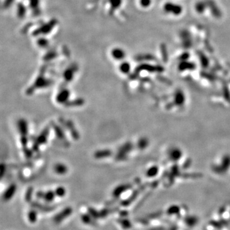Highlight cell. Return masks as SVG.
<instances>
[{
	"mask_svg": "<svg viewBox=\"0 0 230 230\" xmlns=\"http://www.w3.org/2000/svg\"><path fill=\"white\" fill-rule=\"evenodd\" d=\"M162 10L164 14L172 17H179L183 12V8L180 4L172 2L164 3L162 6Z\"/></svg>",
	"mask_w": 230,
	"mask_h": 230,
	"instance_id": "1",
	"label": "cell"
},
{
	"mask_svg": "<svg viewBox=\"0 0 230 230\" xmlns=\"http://www.w3.org/2000/svg\"><path fill=\"white\" fill-rule=\"evenodd\" d=\"M73 212L72 208L70 206H67L66 208L60 212L58 214H57L55 216L53 217V221L56 224H59L64 221L66 218H68L69 216L71 215V214Z\"/></svg>",
	"mask_w": 230,
	"mask_h": 230,
	"instance_id": "2",
	"label": "cell"
},
{
	"mask_svg": "<svg viewBox=\"0 0 230 230\" xmlns=\"http://www.w3.org/2000/svg\"><path fill=\"white\" fill-rule=\"evenodd\" d=\"M17 189V186L16 184H11L8 186V187L5 191L3 195V199L5 201H8L12 199V197L14 196Z\"/></svg>",
	"mask_w": 230,
	"mask_h": 230,
	"instance_id": "3",
	"label": "cell"
},
{
	"mask_svg": "<svg viewBox=\"0 0 230 230\" xmlns=\"http://www.w3.org/2000/svg\"><path fill=\"white\" fill-rule=\"evenodd\" d=\"M31 206L34 208V209H36L37 210H40L42 212H48L54 210V206H49V205H43V204H40L38 202L34 201L32 202L31 204Z\"/></svg>",
	"mask_w": 230,
	"mask_h": 230,
	"instance_id": "4",
	"label": "cell"
},
{
	"mask_svg": "<svg viewBox=\"0 0 230 230\" xmlns=\"http://www.w3.org/2000/svg\"><path fill=\"white\" fill-rule=\"evenodd\" d=\"M70 96V92L65 89L61 90L56 97V101L60 104H66Z\"/></svg>",
	"mask_w": 230,
	"mask_h": 230,
	"instance_id": "5",
	"label": "cell"
},
{
	"mask_svg": "<svg viewBox=\"0 0 230 230\" xmlns=\"http://www.w3.org/2000/svg\"><path fill=\"white\" fill-rule=\"evenodd\" d=\"M208 5H209V4H208L206 2L204 1H200L195 4V6H194L195 11L198 14L202 15L207 10Z\"/></svg>",
	"mask_w": 230,
	"mask_h": 230,
	"instance_id": "6",
	"label": "cell"
},
{
	"mask_svg": "<svg viewBox=\"0 0 230 230\" xmlns=\"http://www.w3.org/2000/svg\"><path fill=\"white\" fill-rule=\"evenodd\" d=\"M48 134H49V129H46V130H43V132L37 138V143H35V145L34 147L35 150H37L38 149L39 145L45 143V142L47 140V137L48 136Z\"/></svg>",
	"mask_w": 230,
	"mask_h": 230,
	"instance_id": "7",
	"label": "cell"
},
{
	"mask_svg": "<svg viewBox=\"0 0 230 230\" xmlns=\"http://www.w3.org/2000/svg\"><path fill=\"white\" fill-rule=\"evenodd\" d=\"M81 219L82 222L86 224H88L91 226L97 225V223L95 221V219L89 214H82L81 216Z\"/></svg>",
	"mask_w": 230,
	"mask_h": 230,
	"instance_id": "8",
	"label": "cell"
},
{
	"mask_svg": "<svg viewBox=\"0 0 230 230\" xmlns=\"http://www.w3.org/2000/svg\"><path fill=\"white\" fill-rule=\"evenodd\" d=\"M127 187H129V185H121L117 186L113 192V196L115 197V198H118V197H119L120 195H121L122 192L127 190Z\"/></svg>",
	"mask_w": 230,
	"mask_h": 230,
	"instance_id": "9",
	"label": "cell"
},
{
	"mask_svg": "<svg viewBox=\"0 0 230 230\" xmlns=\"http://www.w3.org/2000/svg\"><path fill=\"white\" fill-rule=\"evenodd\" d=\"M37 217H38V213L37 210L36 209H32L29 211L28 213V219L29 223L34 224L37 221Z\"/></svg>",
	"mask_w": 230,
	"mask_h": 230,
	"instance_id": "10",
	"label": "cell"
},
{
	"mask_svg": "<svg viewBox=\"0 0 230 230\" xmlns=\"http://www.w3.org/2000/svg\"><path fill=\"white\" fill-rule=\"evenodd\" d=\"M56 194L54 191H48L47 192H45L44 196H43V200L46 201L47 203H51L54 201V198L56 197Z\"/></svg>",
	"mask_w": 230,
	"mask_h": 230,
	"instance_id": "11",
	"label": "cell"
},
{
	"mask_svg": "<svg viewBox=\"0 0 230 230\" xmlns=\"http://www.w3.org/2000/svg\"><path fill=\"white\" fill-rule=\"evenodd\" d=\"M54 171L58 174H65L67 172V168L62 164H58L54 168Z\"/></svg>",
	"mask_w": 230,
	"mask_h": 230,
	"instance_id": "12",
	"label": "cell"
},
{
	"mask_svg": "<svg viewBox=\"0 0 230 230\" xmlns=\"http://www.w3.org/2000/svg\"><path fill=\"white\" fill-rule=\"evenodd\" d=\"M111 155V151L110 150H100L96 151L95 153V157L96 158H103L106 157H109Z\"/></svg>",
	"mask_w": 230,
	"mask_h": 230,
	"instance_id": "13",
	"label": "cell"
},
{
	"mask_svg": "<svg viewBox=\"0 0 230 230\" xmlns=\"http://www.w3.org/2000/svg\"><path fill=\"white\" fill-rule=\"evenodd\" d=\"M19 128L23 135H26L27 134V124L24 120H20L19 122Z\"/></svg>",
	"mask_w": 230,
	"mask_h": 230,
	"instance_id": "14",
	"label": "cell"
},
{
	"mask_svg": "<svg viewBox=\"0 0 230 230\" xmlns=\"http://www.w3.org/2000/svg\"><path fill=\"white\" fill-rule=\"evenodd\" d=\"M112 55L113 56L117 59V60H121V59H123L124 58V52L120 49H115L112 52Z\"/></svg>",
	"mask_w": 230,
	"mask_h": 230,
	"instance_id": "15",
	"label": "cell"
},
{
	"mask_svg": "<svg viewBox=\"0 0 230 230\" xmlns=\"http://www.w3.org/2000/svg\"><path fill=\"white\" fill-rule=\"evenodd\" d=\"M88 214L94 219H97L101 218L100 212H98L95 209H93V208H92V207L88 208Z\"/></svg>",
	"mask_w": 230,
	"mask_h": 230,
	"instance_id": "16",
	"label": "cell"
},
{
	"mask_svg": "<svg viewBox=\"0 0 230 230\" xmlns=\"http://www.w3.org/2000/svg\"><path fill=\"white\" fill-rule=\"evenodd\" d=\"M54 192H55L56 196L60 197V198H63L66 194L67 191L65 189V187H62V186H60V187H58L56 190L54 191Z\"/></svg>",
	"mask_w": 230,
	"mask_h": 230,
	"instance_id": "17",
	"label": "cell"
},
{
	"mask_svg": "<svg viewBox=\"0 0 230 230\" xmlns=\"http://www.w3.org/2000/svg\"><path fill=\"white\" fill-rule=\"evenodd\" d=\"M84 104V101L82 98H79V99H75L70 102H67L65 105L67 106H81Z\"/></svg>",
	"mask_w": 230,
	"mask_h": 230,
	"instance_id": "18",
	"label": "cell"
},
{
	"mask_svg": "<svg viewBox=\"0 0 230 230\" xmlns=\"http://www.w3.org/2000/svg\"><path fill=\"white\" fill-rule=\"evenodd\" d=\"M117 208H115V209H103L102 210L100 211V214H101V218H104L106 217V216H107L109 214L111 213V212H114L115 211H116L117 210Z\"/></svg>",
	"mask_w": 230,
	"mask_h": 230,
	"instance_id": "19",
	"label": "cell"
},
{
	"mask_svg": "<svg viewBox=\"0 0 230 230\" xmlns=\"http://www.w3.org/2000/svg\"><path fill=\"white\" fill-rule=\"evenodd\" d=\"M33 191H34V189H33V188L32 187H29L28 189V191H26V194H25V201H27L28 203H31V202Z\"/></svg>",
	"mask_w": 230,
	"mask_h": 230,
	"instance_id": "20",
	"label": "cell"
},
{
	"mask_svg": "<svg viewBox=\"0 0 230 230\" xmlns=\"http://www.w3.org/2000/svg\"><path fill=\"white\" fill-rule=\"evenodd\" d=\"M118 223L121 224V226L124 228H129L130 227V223L127 220L124 219H119Z\"/></svg>",
	"mask_w": 230,
	"mask_h": 230,
	"instance_id": "21",
	"label": "cell"
},
{
	"mask_svg": "<svg viewBox=\"0 0 230 230\" xmlns=\"http://www.w3.org/2000/svg\"><path fill=\"white\" fill-rule=\"evenodd\" d=\"M129 69H130V65L128 63H124L121 65H120V70H121L122 72H123V73L126 74V73L129 72Z\"/></svg>",
	"mask_w": 230,
	"mask_h": 230,
	"instance_id": "22",
	"label": "cell"
},
{
	"mask_svg": "<svg viewBox=\"0 0 230 230\" xmlns=\"http://www.w3.org/2000/svg\"><path fill=\"white\" fill-rule=\"evenodd\" d=\"M54 129H55L56 134L60 138V139H65V136H64V134L63 133V131L59 127H58L54 128Z\"/></svg>",
	"mask_w": 230,
	"mask_h": 230,
	"instance_id": "23",
	"label": "cell"
},
{
	"mask_svg": "<svg viewBox=\"0 0 230 230\" xmlns=\"http://www.w3.org/2000/svg\"><path fill=\"white\" fill-rule=\"evenodd\" d=\"M73 78V72L72 71H66L65 74V79L66 81H70Z\"/></svg>",
	"mask_w": 230,
	"mask_h": 230,
	"instance_id": "24",
	"label": "cell"
},
{
	"mask_svg": "<svg viewBox=\"0 0 230 230\" xmlns=\"http://www.w3.org/2000/svg\"><path fill=\"white\" fill-rule=\"evenodd\" d=\"M44 194H45V192L42 191H39L37 192L36 197L38 199H43V196H44Z\"/></svg>",
	"mask_w": 230,
	"mask_h": 230,
	"instance_id": "25",
	"label": "cell"
}]
</instances>
